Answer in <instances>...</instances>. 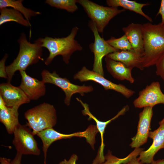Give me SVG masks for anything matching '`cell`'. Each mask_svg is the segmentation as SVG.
Returning <instances> with one entry per match:
<instances>
[{
  "instance_id": "obj_3",
  "label": "cell",
  "mask_w": 164,
  "mask_h": 164,
  "mask_svg": "<svg viewBox=\"0 0 164 164\" xmlns=\"http://www.w3.org/2000/svg\"><path fill=\"white\" fill-rule=\"evenodd\" d=\"M79 30L77 26L72 29L67 36L61 38H53L46 36L41 38L42 46L49 51V54L44 61L46 65L51 63L57 56H62L63 60L66 64L69 62L72 54L77 51H81L83 48L75 38Z\"/></svg>"
},
{
  "instance_id": "obj_29",
  "label": "cell",
  "mask_w": 164,
  "mask_h": 164,
  "mask_svg": "<svg viewBox=\"0 0 164 164\" xmlns=\"http://www.w3.org/2000/svg\"><path fill=\"white\" fill-rule=\"evenodd\" d=\"M78 159L77 156L75 154L72 155L68 160L66 159L60 161L59 164H77L76 162Z\"/></svg>"
},
{
  "instance_id": "obj_35",
  "label": "cell",
  "mask_w": 164,
  "mask_h": 164,
  "mask_svg": "<svg viewBox=\"0 0 164 164\" xmlns=\"http://www.w3.org/2000/svg\"><path fill=\"white\" fill-rule=\"evenodd\" d=\"M163 80L164 81V77L163 78Z\"/></svg>"
},
{
  "instance_id": "obj_21",
  "label": "cell",
  "mask_w": 164,
  "mask_h": 164,
  "mask_svg": "<svg viewBox=\"0 0 164 164\" xmlns=\"http://www.w3.org/2000/svg\"><path fill=\"white\" fill-rule=\"evenodd\" d=\"M106 2L109 7H122L124 9L134 12L141 15L150 22H153L152 18L146 14L142 10L143 7L150 5L149 3H139L135 1L128 0H107Z\"/></svg>"
},
{
  "instance_id": "obj_4",
  "label": "cell",
  "mask_w": 164,
  "mask_h": 164,
  "mask_svg": "<svg viewBox=\"0 0 164 164\" xmlns=\"http://www.w3.org/2000/svg\"><path fill=\"white\" fill-rule=\"evenodd\" d=\"M27 125L32 129L34 135L46 129L52 128L57 122L56 110L54 106L44 102L27 110L24 114Z\"/></svg>"
},
{
  "instance_id": "obj_15",
  "label": "cell",
  "mask_w": 164,
  "mask_h": 164,
  "mask_svg": "<svg viewBox=\"0 0 164 164\" xmlns=\"http://www.w3.org/2000/svg\"><path fill=\"white\" fill-rule=\"evenodd\" d=\"M19 72L21 81L19 87L30 100H38L45 95L46 88L44 83L28 75L25 71Z\"/></svg>"
},
{
  "instance_id": "obj_12",
  "label": "cell",
  "mask_w": 164,
  "mask_h": 164,
  "mask_svg": "<svg viewBox=\"0 0 164 164\" xmlns=\"http://www.w3.org/2000/svg\"><path fill=\"white\" fill-rule=\"evenodd\" d=\"M159 127L153 131L149 132V137L153 140L149 148L142 151L138 158L143 164H150L153 160L155 154L160 149H164V118L159 122Z\"/></svg>"
},
{
  "instance_id": "obj_33",
  "label": "cell",
  "mask_w": 164,
  "mask_h": 164,
  "mask_svg": "<svg viewBox=\"0 0 164 164\" xmlns=\"http://www.w3.org/2000/svg\"><path fill=\"white\" fill-rule=\"evenodd\" d=\"M11 160L9 159L4 157L0 158V164H11Z\"/></svg>"
},
{
  "instance_id": "obj_11",
  "label": "cell",
  "mask_w": 164,
  "mask_h": 164,
  "mask_svg": "<svg viewBox=\"0 0 164 164\" xmlns=\"http://www.w3.org/2000/svg\"><path fill=\"white\" fill-rule=\"evenodd\" d=\"M152 108L151 107H144L139 113L137 133L131 138L132 141L130 145L132 148H139L147 142L153 114Z\"/></svg>"
},
{
  "instance_id": "obj_32",
  "label": "cell",
  "mask_w": 164,
  "mask_h": 164,
  "mask_svg": "<svg viewBox=\"0 0 164 164\" xmlns=\"http://www.w3.org/2000/svg\"><path fill=\"white\" fill-rule=\"evenodd\" d=\"M137 157V156L133 157L124 164H144L141 162Z\"/></svg>"
},
{
  "instance_id": "obj_14",
  "label": "cell",
  "mask_w": 164,
  "mask_h": 164,
  "mask_svg": "<svg viewBox=\"0 0 164 164\" xmlns=\"http://www.w3.org/2000/svg\"><path fill=\"white\" fill-rule=\"evenodd\" d=\"M0 97L5 105L9 107H19L29 103L30 100L19 87L12 85L10 82L0 85Z\"/></svg>"
},
{
  "instance_id": "obj_22",
  "label": "cell",
  "mask_w": 164,
  "mask_h": 164,
  "mask_svg": "<svg viewBox=\"0 0 164 164\" xmlns=\"http://www.w3.org/2000/svg\"><path fill=\"white\" fill-rule=\"evenodd\" d=\"M0 25L10 22H15L26 27L31 24L19 12L12 8L0 9Z\"/></svg>"
},
{
  "instance_id": "obj_25",
  "label": "cell",
  "mask_w": 164,
  "mask_h": 164,
  "mask_svg": "<svg viewBox=\"0 0 164 164\" xmlns=\"http://www.w3.org/2000/svg\"><path fill=\"white\" fill-rule=\"evenodd\" d=\"M45 3L50 6L73 13L78 9L77 0H46Z\"/></svg>"
},
{
  "instance_id": "obj_26",
  "label": "cell",
  "mask_w": 164,
  "mask_h": 164,
  "mask_svg": "<svg viewBox=\"0 0 164 164\" xmlns=\"http://www.w3.org/2000/svg\"><path fill=\"white\" fill-rule=\"evenodd\" d=\"M106 41L111 46L120 51L129 50L132 49L131 45L125 34L119 38L112 37Z\"/></svg>"
},
{
  "instance_id": "obj_19",
  "label": "cell",
  "mask_w": 164,
  "mask_h": 164,
  "mask_svg": "<svg viewBox=\"0 0 164 164\" xmlns=\"http://www.w3.org/2000/svg\"><path fill=\"white\" fill-rule=\"evenodd\" d=\"M105 60L108 71L115 79L126 80L133 83L135 79L132 75L133 69L128 67L122 63L105 57Z\"/></svg>"
},
{
  "instance_id": "obj_24",
  "label": "cell",
  "mask_w": 164,
  "mask_h": 164,
  "mask_svg": "<svg viewBox=\"0 0 164 164\" xmlns=\"http://www.w3.org/2000/svg\"><path fill=\"white\" fill-rule=\"evenodd\" d=\"M143 150V149L140 148H135L127 157L123 158H119L113 155L111 152L109 150L104 156L105 161L100 164H124L133 157L139 155Z\"/></svg>"
},
{
  "instance_id": "obj_28",
  "label": "cell",
  "mask_w": 164,
  "mask_h": 164,
  "mask_svg": "<svg viewBox=\"0 0 164 164\" xmlns=\"http://www.w3.org/2000/svg\"><path fill=\"white\" fill-rule=\"evenodd\" d=\"M8 56V55L5 54L0 61V77L7 79L8 77L6 72V66L5 64Z\"/></svg>"
},
{
  "instance_id": "obj_13",
  "label": "cell",
  "mask_w": 164,
  "mask_h": 164,
  "mask_svg": "<svg viewBox=\"0 0 164 164\" xmlns=\"http://www.w3.org/2000/svg\"><path fill=\"white\" fill-rule=\"evenodd\" d=\"M76 99L80 102L84 108L82 111V114L84 115H87L89 116L88 120L92 119L96 123L97 127L101 135V145L99 149L96 158L94 160L93 162L94 164H99L103 163L105 161L104 156V149L105 145L104 142L103 138L105 129L107 125L111 122V121L117 118L119 116L124 114L125 112L128 110L129 107L128 105L125 106L114 117L106 121H102L99 120L91 113L90 111L88 105L87 104L83 102L80 98L77 97Z\"/></svg>"
},
{
  "instance_id": "obj_6",
  "label": "cell",
  "mask_w": 164,
  "mask_h": 164,
  "mask_svg": "<svg viewBox=\"0 0 164 164\" xmlns=\"http://www.w3.org/2000/svg\"><path fill=\"white\" fill-rule=\"evenodd\" d=\"M42 80L45 84L50 83L60 88L64 92L65 97L64 103L67 106L70 104L72 95L79 93L82 96L85 93L91 92L94 90L93 87L85 85H79L72 83L66 77L62 78L57 74L55 71L51 73L46 70H43L41 73Z\"/></svg>"
},
{
  "instance_id": "obj_8",
  "label": "cell",
  "mask_w": 164,
  "mask_h": 164,
  "mask_svg": "<svg viewBox=\"0 0 164 164\" xmlns=\"http://www.w3.org/2000/svg\"><path fill=\"white\" fill-rule=\"evenodd\" d=\"M88 26L93 32L94 38V43L89 46L91 51L94 54L93 70L104 76L102 64L103 58L110 53L120 50L111 46L101 37L95 24L91 20L89 22Z\"/></svg>"
},
{
  "instance_id": "obj_20",
  "label": "cell",
  "mask_w": 164,
  "mask_h": 164,
  "mask_svg": "<svg viewBox=\"0 0 164 164\" xmlns=\"http://www.w3.org/2000/svg\"><path fill=\"white\" fill-rule=\"evenodd\" d=\"M36 135L41 139L42 142V150L44 154V162L46 163L48 149L54 142L63 139L70 138L74 137L75 134H63L56 131L53 128H49L38 132Z\"/></svg>"
},
{
  "instance_id": "obj_7",
  "label": "cell",
  "mask_w": 164,
  "mask_h": 164,
  "mask_svg": "<svg viewBox=\"0 0 164 164\" xmlns=\"http://www.w3.org/2000/svg\"><path fill=\"white\" fill-rule=\"evenodd\" d=\"M31 129L27 124L22 125L19 123L13 133L12 144L17 152L22 155L39 156L40 150Z\"/></svg>"
},
{
  "instance_id": "obj_17",
  "label": "cell",
  "mask_w": 164,
  "mask_h": 164,
  "mask_svg": "<svg viewBox=\"0 0 164 164\" xmlns=\"http://www.w3.org/2000/svg\"><path fill=\"white\" fill-rule=\"evenodd\" d=\"M130 42L132 50L143 56L144 54L142 25L131 23L122 28Z\"/></svg>"
},
{
  "instance_id": "obj_16",
  "label": "cell",
  "mask_w": 164,
  "mask_h": 164,
  "mask_svg": "<svg viewBox=\"0 0 164 164\" xmlns=\"http://www.w3.org/2000/svg\"><path fill=\"white\" fill-rule=\"evenodd\" d=\"M143 56L132 49L115 52L108 54L105 57L120 62L128 67L132 69L136 67L142 70L144 69Z\"/></svg>"
},
{
  "instance_id": "obj_1",
  "label": "cell",
  "mask_w": 164,
  "mask_h": 164,
  "mask_svg": "<svg viewBox=\"0 0 164 164\" xmlns=\"http://www.w3.org/2000/svg\"><path fill=\"white\" fill-rule=\"evenodd\" d=\"M41 38H39L31 43L27 40L24 33L20 34L18 40L19 45L18 54L13 62L6 67L8 82L11 81L16 71H25L29 66L43 60Z\"/></svg>"
},
{
  "instance_id": "obj_23",
  "label": "cell",
  "mask_w": 164,
  "mask_h": 164,
  "mask_svg": "<svg viewBox=\"0 0 164 164\" xmlns=\"http://www.w3.org/2000/svg\"><path fill=\"white\" fill-rule=\"evenodd\" d=\"M22 0H0V9L10 7L20 12L29 22L32 17L40 15V12L35 11L25 7L22 5Z\"/></svg>"
},
{
  "instance_id": "obj_18",
  "label": "cell",
  "mask_w": 164,
  "mask_h": 164,
  "mask_svg": "<svg viewBox=\"0 0 164 164\" xmlns=\"http://www.w3.org/2000/svg\"><path fill=\"white\" fill-rule=\"evenodd\" d=\"M19 108L7 106L0 97V121L4 125L9 134H13L20 123L19 121Z\"/></svg>"
},
{
  "instance_id": "obj_27",
  "label": "cell",
  "mask_w": 164,
  "mask_h": 164,
  "mask_svg": "<svg viewBox=\"0 0 164 164\" xmlns=\"http://www.w3.org/2000/svg\"><path fill=\"white\" fill-rule=\"evenodd\" d=\"M155 65L156 75L163 79L164 77V53L159 58Z\"/></svg>"
},
{
  "instance_id": "obj_2",
  "label": "cell",
  "mask_w": 164,
  "mask_h": 164,
  "mask_svg": "<svg viewBox=\"0 0 164 164\" xmlns=\"http://www.w3.org/2000/svg\"><path fill=\"white\" fill-rule=\"evenodd\" d=\"M145 68L155 65L164 53V25L148 22L142 25Z\"/></svg>"
},
{
  "instance_id": "obj_34",
  "label": "cell",
  "mask_w": 164,
  "mask_h": 164,
  "mask_svg": "<svg viewBox=\"0 0 164 164\" xmlns=\"http://www.w3.org/2000/svg\"><path fill=\"white\" fill-rule=\"evenodd\" d=\"M150 164H164V159L154 160Z\"/></svg>"
},
{
  "instance_id": "obj_5",
  "label": "cell",
  "mask_w": 164,
  "mask_h": 164,
  "mask_svg": "<svg viewBox=\"0 0 164 164\" xmlns=\"http://www.w3.org/2000/svg\"><path fill=\"white\" fill-rule=\"evenodd\" d=\"M77 3L83 8L100 33L103 32L111 19L125 11L124 9H119L118 7L104 6L88 0H77Z\"/></svg>"
},
{
  "instance_id": "obj_31",
  "label": "cell",
  "mask_w": 164,
  "mask_h": 164,
  "mask_svg": "<svg viewBox=\"0 0 164 164\" xmlns=\"http://www.w3.org/2000/svg\"><path fill=\"white\" fill-rule=\"evenodd\" d=\"M22 155L20 153L17 152L15 157L11 161V164H21Z\"/></svg>"
},
{
  "instance_id": "obj_9",
  "label": "cell",
  "mask_w": 164,
  "mask_h": 164,
  "mask_svg": "<svg viewBox=\"0 0 164 164\" xmlns=\"http://www.w3.org/2000/svg\"><path fill=\"white\" fill-rule=\"evenodd\" d=\"M74 80H77L81 82L92 81L101 85L105 90H113L118 92L127 98L131 97L135 91L129 89L121 84H116L105 78L104 76L93 70H91L85 66L73 76Z\"/></svg>"
},
{
  "instance_id": "obj_10",
  "label": "cell",
  "mask_w": 164,
  "mask_h": 164,
  "mask_svg": "<svg viewBox=\"0 0 164 164\" xmlns=\"http://www.w3.org/2000/svg\"><path fill=\"white\" fill-rule=\"evenodd\" d=\"M135 107L141 108L153 107L159 104H164V94L161 90L159 82H153L140 91L138 96L133 101Z\"/></svg>"
},
{
  "instance_id": "obj_30",
  "label": "cell",
  "mask_w": 164,
  "mask_h": 164,
  "mask_svg": "<svg viewBox=\"0 0 164 164\" xmlns=\"http://www.w3.org/2000/svg\"><path fill=\"white\" fill-rule=\"evenodd\" d=\"M160 15L162 17V24L164 25V0H162L160 6L156 15Z\"/></svg>"
}]
</instances>
